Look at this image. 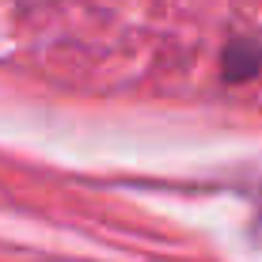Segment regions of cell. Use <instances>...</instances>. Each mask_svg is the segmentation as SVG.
<instances>
[{
    "label": "cell",
    "instance_id": "cell-1",
    "mask_svg": "<svg viewBox=\"0 0 262 262\" xmlns=\"http://www.w3.org/2000/svg\"><path fill=\"white\" fill-rule=\"evenodd\" d=\"M262 72V46L255 38H232L224 46L221 57V76L228 84H243V80H255Z\"/></svg>",
    "mask_w": 262,
    "mask_h": 262
}]
</instances>
